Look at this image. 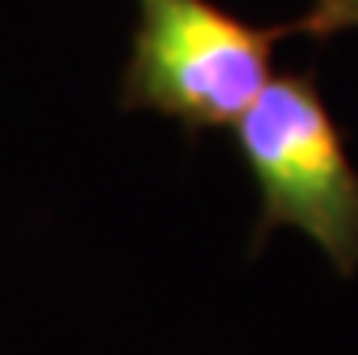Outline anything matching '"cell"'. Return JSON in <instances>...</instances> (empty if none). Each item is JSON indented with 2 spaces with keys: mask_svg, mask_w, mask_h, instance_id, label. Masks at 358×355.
I'll return each mask as SVG.
<instances>
[{
  "mask_svg": "<svg viewBox=\"0 0 358 355\" xmlns=\"http://www.w3.org/2000/svg\"><path fill=\"white\" fill-rule=\"evenodd\" d=\"M231 134L261 196L254 239L271 228H297L341 276H355L358 171L315 76H271Z\"/></svg>",
  "mask_w": 358,
  "mask_h": 355,
  "instance_id": "cell-1",
  "label": "cell"
},
{
  "mask_svg": "<svg viewBox=\"0 0 358 355\" xmlns=\"http://www.w3.org/2000/svg\"><path fill=\"white\" fill-rule=\"evenodd\" d=\"M297 22L250 26L214 0H138L120 102L178 120L188 134L231 127L271 80Z\"/></svg>",
  "mask_w": 358,
  "mask_h": 355,
  "instance_id": "cell-2",
  "label": "cell"
},
{
  "mask_svg": "<svg viewBox=\"0 0 358 355\" xmlns=\"http://www.w3.org/2000/svg\"><path fill=\"white\" fill-rule=\"evenodd\" d=\"M348 29H358V0H308L297 18V33L315 40H329Z\"/></svg>",
  "mask_w": 358,
  "mask_h": 355,
  "instance_id": "cell-3",
  "label": "cell"
}]
</instances>
